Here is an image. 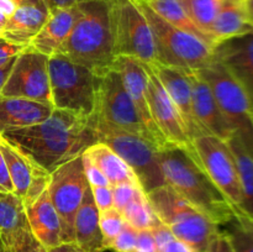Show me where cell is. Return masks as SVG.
<instances>
[{
	"label": "cell",
	"mask_w": 253,
	"mask_h": 252,
	"mask_svg": "<svg viewBox=\"0 0 253 252\" xmlns=\"http://www.w3.org/2000/svg\"><path fill=\"white\" fill-rule=\"evenodd\" d=\"M1 136L49 173L96 142L93 115L61 109H53L42 123Z\"/></svg>",
	"instance_id": "cell-1"
},
{
	"label": "cell",
	"mask_w": 253,
	"mask_h": 252,
	"mask_svg": "<svg viewBox=\"0 0 253 252\" xmlns=\"http://www.w3.org/2000/svg\"><path fill=\"white\" fill-rule=\"evenodd\" d=\"M160 163L166 184L219 226L239 215L207 174L192 145L188 148L175 145L161 148Z\"/></svg>",
	"instance_id": "cell-2"
},
{
	"label": "cell",
	"mask_w": 253,
	"mask_h": 252,
	"mask_svg": "<svg viewBox=\"0 0 253 252\" xmlns=\"http://www.w3.org/2000/svg\"><path fill=\"white\" fill-rule=\"evenodd\" d=\"M79 7L78 19L57 53L100 76L111 68L115 59L109 1L90 0Z\"/></svg>",
	"instance_id": "cell-3"
},
{
	"label": "cell",
	"mask_w": 253,
	"mask_h": 252,
	"mask_svg": "<svg viewBox=\"0 0 253 252\" xmlns=\"http://www.w3.org/2000/svg\"><path fill=\"white\" fill-rule=\"evenodd\" d=\"M146 195L161 222L170 230L175 239L194 252L207 251L221 231L216 222L167 184Z\"/></svg>",
	"instance_id": "cell-4"
},
{
	"label": "cell",
	"mask_w": 253,
	"mask_h": 252,
	"mask_svg": "<svg viewBox=\"0 0 253 252\" xmlns=\"http://www.w3.org/2000/svg\"><path fill=\"white\" fill-rule=\"evenodd\" d=\"M151 27L156 62L187 72L204 68L212 59V47L197 36L174 27L158 16L143 0H135Z\"/></svg>",
	"instance_id": "cell-5"
},
{
	"label": "cell",
	"mask_w": 253,
	"mask_h": 252,
	"mask_svg": "<svg viewBox=\"0 0 253 252\" xmlns=\"http://www.w3.org/2000/svg\"><path fill=\"white\" fill-rule=\"evenodd\" d=\"M94 127L96 142L105 143L127 163L146 194L166 185L160 163V148L155 143L143 136L114 127L95 119Z\"/></svg>",
	"instance_id": "cell-6"
},
{
	"label": "cell",
	"mask_w": 253,
	"mask_h": 252,
	"mask_svg": "<svg viewBox=\"0 0 253 252\" xmlns=\"http://www.w3.org/2000/svg\"><path fill=\"white\" fill-rule=\"evenodd\" d=\"M48 73L54 109L93 115L98 78L93 71L56 53L48 58Z\"/></svg>",
	"instance_id": "cell-7"
},
{
	"label": "cell",
	"mask_w": 253,
	"mask_h": 252,
	"mask_svg": "<svg viewBox=\"0 0 253 252\" xmlns=\"http://www.w3.org/2000/svg\"><path fill=\"white\" fill-rule=\"evenodd\" d=\"M195 72L209 84L230 127L253 148V108L246 90L214 57L204 68Z\"/></svg>",
	"instance_id": "cell-8"
},
{
	"label": "cell",
	"mask_w": 253,
	"mask_h": 252,
	"mask_svg": "<svg viewBox=\"0 0 253 252\" xmlns=\"http://www.w3.org/2000/svg\"><path fill=\"white\" fill-rule=\"evenodd\" d=\"M114 56L131 57L142 63L156 62L152 31L135 0H108Z\"/></svg>",
	"instance_id": "cell-9"
},
{
	"label": "cell",
	"mask_w": 253,
	"mask_h": 252,
	"mask_svg": "<svg viewBox=\"0 0 253 252\" xmlns=\"http://www.w3.org/2000/svg\"><path fill=\"white\" fill-rule=\"evenodd\" d=\"M96 77L94 119L114 127L137 133L153 143L137 108L124 86L120 74L110 68Z\"/></svg>",
	"instance_id": "cell-10"
},
{
	"label": "cell",
	"mask_w": 253,
	"mask_h": 252,
	"mask_svg": "<svg viewBox=\"0 0 253 252\" xmlns=\"http://www.w3.org/2000/svg\"><path fill=\"white\" fill-rule=\"evenodd\" d=\"M82 155L62 163L49 173L47 193L61 220L62 244L74 242V219L90 187L84 173Z\"/></svg>",
	"instance_id": "cell-11"
},
{
	"label": "cell",
	"mask_w": 253,
	"mask_h": 252,
	"mask_svg": "<svg viewBox=\"0 0 253 252\" xmlns=\"http://www.w3.org/2000/svg\"><path fill=\"white\" fill-rule=\"evenodd\" d=\"M194 155L237 214H242V189L234 155L225 140L203 135L192 141Z\"/></svg>",
	"instance_id": "cell-12"
},
{
	"label": "cell",
	"mask_w": 253,
	"mask_h": 252,
	"mask_svg": "<svg viewBox=\"0 0 253 252\" xmlns=\"http://www.w3.org/2000/svg\"><path fill=\"white\" fill-rule=\"evenodd\" d=\"M48 58L46 54L27 47L15 59L1 95L30 99L52 105Z\"/></svg>",
	"instance_id": "cell-13"
},
{
	"label": "cell",
	"mask_w": 253,
	"mask_h": 252,
	"mask_svg": "<svg viewBox=\"0 0 253 252\" xmlns=\"http://www.w3.org/2000/svg\"><path fill=\"white\" fill-rule=\"evenodd\" d=\"M0 151L6 163L15 194L21 198L25 208L29 207L42 193L47 190L49 172L36 165L19 148L5 140L1 133H0Z\"/></svg>",
	"instance_id": "cell-14"
},
{
	"label": "cell",
	"mask_w": 253,
	"mask_h": 252,
	"mask_svg": "<svg viewBox=\"0 0 253 252\" xmlns=\"http://www.w3.org/2000/svg\"><path fill=\"white\" fill-rule=\"evenodd\" d=\"M143 64L148 74L146 99L153 123L157 125L158 130L162 132L168 143L184 148L190 147L192 141L188 137L185 125L177 108L148 64Z\"/></svg>",
	"instance_id": "cell-15"
},
{
	"label": "cell",
	"mask_w": 253,
	"mask_h": 252,
	"mask_svg": "<svg viewBox=\"0 0 253 252\" xmlns=\"http://www.w3.org/2000/svg\"><path fill=\"white\" fill-rule=\"evenodd\" d=\"M111 68H114L120 74L124 86H125L126 91H127L130 98L132 99L133 104L137 108L143 125H145L146 130L150 133L153 143L160 150L170 145L166 140L165 136L162 135V132L158 130L157 125L153 123L150 110H148L147 99H146L148 74L147 71H146L145 64L142 62L137 61V59L131 58V57L120 56L115 57Z\"/></svg>",
	"instance_id": "cell-16"
},
{
	"label": "cell",
	"mask_w": 253,
	"mask_h": 252,
	"mask_svg": "<svg viewBox=\"0 0 253 252\" xmlns=\"http://www.w3.org/2000/svg\"><path fill=\"white\" fill-rule=\"evenodd\" d=\"M148 67L157 77L160 83L167 91L170 100L177 108L185 125L189 140L193 141L194 138L203 136L202 130H200L199 125L195 120L194 113H193L192 86H190L188 72L174 68V67L165 66L160 62H153V63L148 64Z\"/></svg>",
	"instance_id": "cell-17"
},
{
	"label": "cell",
	"mask_w": 253,
	"mask_h": 252,
	"mask_svg": "<svg viewBox=\"0 0 253 252\" xmlns=\"http://www.w3.org/2000/svg\"><path fill=\"white\" fill-rule=\"evenodd\" d=\"M212 57L241 84L253 108V31L216 43Z\"/></svg>",
	"instance_id": "cell-18"
},
{
	"label": "cell",
	"mask_w": 253,
	"mask_h": 252,
	"mask_svg": "<svg viewBox=\"0 0 253 252\" xmlns=\"http://www.w3.org/2000/svg\"><path fill=\"white\" fill-rule=\"evenodd\" d=\"M188 77L192 86L193 113L203 135L216 136L226 141L235 132L222 115L209 84L197 72H188Z\"/></svg>",
	"instance_id": "cell-19"
},
{
	"label": "cell",
	"mask_w": 253,
	"mask_h": 252,
	"mask_svg": "<svg viewBox=\"0 0 253 252\" xmlns=\"http://www.w3.org/2000/svg\"><path fill=\"white\" fill-rule=\"evenodd\" d=\"M0 237L9 252H21L35 240L24 202L15 193L0 192Z\"/></svg>",
	"instance_id": "cell-20"
},
{
	"label": "cell",
	"mask_w": 253,
	"mask_h": 252,
	"mask_svg": "<svg viewBox=\"0 0 253 252\" xmlns=\"http://www.w3.org/2000/svg\"><path fill=\"white\" fill-rule=\"evenodd\" d=\"M81 12L76 6L54 9L49 11L46 24L29 43V48L46 56H53L66 42Z\"/></svg>",
	"instance_id": "cell-21"
},
{
	"label": "cell",
	"mask_w": 253,
	"mask_h": 252,
	"mask_svg": "<svg viewBox=\"0 0 253 252\" xmlns=\"http://www.w3.org/2000/svg\"><path fill=\"white\" fill-rule=\"evenodd\" d=\"M34 239L46 250L62 244L61 220L47 190L25 208Z\"/></svg>",
	"instance_id": "cell-22"
},
{
	"label": "cell",
	"mask_w": 253,
	"mask_h": 252,
	"mask_svg": "<svg viewBox=\"0 0 253 252\" xmlns=\"http://www.w3.org/2000/svg\"><path fill=\"white\" fill-rule=\"evenodd\" d=\"M53 109L49 104L30 99L0 95V133L42 123Z\"/></svg>",
	"instance_id": "cell-23"
},
{
	"label": "cell",
	"mask_w": 253,
	"mask_h": 252,
	"mask_svg": "<svg viewBox=\"0 0 253 252\" xmlns=\"http://www.w3.org/2000/svg\"><path fill=\"white\" fill-rule=\"evenodd\" d=\"M48 15L47 9L30 2H22L7 19L1 37L12 43L27 47L46 24Z\"/></svg>",
	"instance_id": "cell-24"
},
{
	"label": "cell",
	"mask_w": 253,
	"mask_h": 252,
	"mask_svg": "<svg viewBox=\"0 0 253 252\" xmlns=\"http://www.w3.org/2000/svg\"><path fill=\"white\" fill-rule=\"evenodd\" d=\"M99 210L90 187L86 189L74 219V242L84 252H104L103 235L99 225Z\"/></svg>",
	"instance_id": "cell-25"
},
{
	"label": "cell",
	"mask_w": 253,
	"mask_h": 252,
	"mask_svg": "<svg viewBox=\"0 0 253 252\" xmlns=\"http://www.w3.org/2000/svg\"><path fill=\"white\" fill-rule=\"evenodd\" d=\"M253 29L247 20L242 0H222L221 6L212 24L210 35L214 46L232 37L252 32Z\"/></svg>",
	"instance_id": "cell-26"
},
{
	"label": "cell",
	"mask_w": 253,
	"mask_h": 252,
	"mask_svg": "<svg viewBox=\"0 0 253 252\" xmlns=\"http://www.w3.org/2000/svg\"><path fill=\"white\" fill-rule=\"evenodd\" d=\"M84 153L105 175L110 187H115L123 183L140 185L135 173L128 167L127 163L105 143H93L84 151Z\"/></svg>",
	"instance_id": "cell-27"
},
{
	"label": "cell",
	"mask_w": 253,
	"mask_h": 252,
	"mask_svg": "<svg viewBox=\"0 0 253 252\" xmlns=\"http://www.w3.org/2000/svg\"><path fill=\"white\" fill-rule=\"evenodd\" d=\"M239 172L242 189L241 212L253 216V148L249 147L236 132L226 140Z\"/></svg>",
	"instance_id": "cell-28"
},
{
	"label": "cell",
	"mask_w": 253,
	"mask_h": 252,
	"mask_svg": "<svg viewBox=\"0 0 253 252\" xmlns=\"http://www.w3.org/2000/svg\"><path fill=\"white\" fill-rule=\"evenodd\" d=\"M143 1L168 24L188 32V34L194 35L214 48V43L210 37L207 36L202 30L198 29L197 25L190 20V17L188 16L185 10L180 5L179 0H143Z\"/></svg>",
	"instance_id": "cell-29"
},
{
	"label": "cell",
	"mask_w": 253,
	"mask_h": 252,
	"mask_svg": "<svg viewBox=\"0 0 253 252\" xmlns=\"http://www.w3.org/2000/svg\"><path fill=\"white\" fill-rule=\"evenodd\" d=\"M121 215L126 224L133 227L136 231L152 230L162 224L143 190H140L138 194L124 208Z\"/></svg>",
	"instance_id": "cell-30"
},
{
	"label": "cell",
	"mask_w": 253,
	"mask_h": 252,
	"mask_svg": "<svg viewBox=\"0 0 253 252\" xmlns=\"http://www.w3.org/2000/svg\"><path fill=\"white\" fill-rule=\"evenodd\" d=\"M222 0H179L188 16L212 41L210 30L221 6ZM214 43V41H212Z\"/></svg>",
	"instance_id": "cell-31"
},
{
	"label": "cell",
	"mask_w": 253,
	"mask_h": 252,
	"mask_svg": "<svg viewBox=\"0 0 253 252\" xmlns=\"http://www.w3.org/2000/svg\"><path fill=\"white\" fill-rule=\"evenodd\" d=\"M222 226L234 252H253V216L239 214Z\"/></svg>",
	"instance_id": "cell-32"
},
{
	"label": "cell",
	"mask_w": 253,
	"mask_h": 252,
	"mask_svg": "<svg viewBox=\"0 0 253 252\" xmlns=\"http://www.w3.org/2000/svg\"><path fill=\"white\" fill-rule=\"evenodd\" d=\"M125 224L126 222L121 212L115 208L99 214V225H100V231L103 235L104 250H109L114 240L124 229Z\"/></svg>",
	"instance_id": "cell-33"
},
{
	"label": "cell",
	"mask_w": 253,
	"mask_h": 252,
	"mask_svg": "<svg viewBox=\"0 0 253 252\" xmlns=\"http://www.w3.org/2000/svg\"><path fill=\"white\" fill-rule=\"evenodd\" d=\"M113 190V198H114V208L119 211H123L124 208L138 194L142 188L140 185L130 184V183H123V184H118L115 187H111Z\"/></svg>",
	"instance_id": "cell-34"
},
{
	"label": "cell",
	"mask_w": 253,
	"mask_h": 252,
	"mask_svg": "<svg viewBox=\"0 0 253 252\" xmlns=\"http://www.w3.org/2000/svg\"><path fill=\"white\" fill-rule=\"evenodd\" d=\"M136 242H137V231L130 225L125 224L120 234L116 236L109 250L114 252H135Z\"/></svg>",
	"instance_id": "cell-35"
},
{
	"label": "cell",
	"mask_w": 253,
	"mask_h": 252,
	"mask_svg": "<svg viewBox=\"0 0 253 252\" xmlns=\"http://www.w3.org/2000/svg\"><path fill=\"white\" fill-rule=\"evenodd\" d=\"M82 157H83L84 173H85L86 180H88L90 187H108V185H110L105 175H104L103 173H101V170L89 160V157L85 153L83 152Z\"/></svg>",
	"instance_id": "cell-36"
},
{
	"label": "cell",
	"mask_w": 253,
	"mask_h": 252,
	"mask_svg": "<svg viewBox=\"0 0 253 252\" xmlns=\"http://www.w3.org/2000/svg\"><path fill=\"white\" fill-rule=\"evenodd\" d=\"M90 190L99 212L113 209L114 198L110 185H108V187H90Z\"/></svg>",
	"instance_id": "cell-37"
},
{
	"label": "cell",
	"mask_w": 253,
	"mask_h": 252,
	"mask_svg": "<svg viewBox=\"0 0 253 252\" xmlns=\"http://www.w3.org/2000/svg\"><path fill=\"white\" fill-rule=\"evenodd\" d=\"M26 48V46L12 43V42L5 40L4 37H0V66L11 61L12 58L19 56Z\"/></svg>",
	"instance_id": "cell-38"
},
{
	"label": "cell",
	"mask_w": 253,
	"mask_h": 252,
	"mask_svg": "<svg viewBox=\"0 0 253 252\" xmlns=\"http://www.w3.org/2000/svg\"><path fill=\"white\" fill-rule=\"evenodd\" d=\"M136 252H160L151 230L137 231Z\"/></svg>",
	"instance_id": "cell-39"
},
{
	"label": "cell",
	"mask_w": 253,
	"mask_h": 252,
	"mask_svg": "<svg viewBox=\"0 0 253 252\" xmlns=\"http://www.w3.org/2000/svg\"><path fill=\"white\" fill-rule=\"evenodd\" d=\"M205 252H234V250L227 235L224 231H220Z\"/></svg>",
	"instance_id": "cell-40"
},
{
	"label": "cell",
	"mask_w": 253,
	"mask_h": 252,
	"mask_svg": "<svg viewBox=\"0 0 253 252\" xmlns=\"http://www.w3.org/2000/svg\"><path fill=\"white\" fill-rule=\"evenodd\" d=\"M0 192L5 193H15L14 185H12L11 179H10L9 170H7L6 163H5L4 157L0 151Z\"/></svg>",
	"instance_id": "cell-41"
},
{
	"label": "cell",
	"mask_w": 253,
	"mask_h": 252,
	"mask_svg": "<svg viewBox=\"0 0 253 252\" xmlns=\"http://www.w3.org/2000/svg\"><path fill=\"white\" fill-rule=\"evenodd\" d=\"M90 1V0H44L48 11L54 9H63V7L76 6V5L82 4V2Z\"/></svg>",
	"instance_id": "cell-42"
},
{
	"label": "cell",
	"mask_w": 253,
	"mask_h": 252,
	"mask_svg": "<svg viewBox=\"0 0 253 252\" xmlns=\"http://www.w3.org/2000/svg\"><path fill=\"white\" fill-rule=\"evenodd\" d=\"M160 252H194L192 249L184 245L183 242H180L179 240L174 239L170 240L169 242L165 245L163 247H161Z\"/></svg>",
	"instance_id": "cell-43"
},
{
	"label": "cell",
	"mask_w": 253,
	"mask_h": 252,
	"mask_svg": "<svg viewBox=\"0 0 253 252\" xmlns=\"http://www.w3.org/2000/svg\"><path fill=\"white\" fill-rule=\"evenodd\" d=\"M21 4L20 0H0V12L9 19Z\"/></svg>",
	"instance_id": "cell-44"
},
{
	"label": "cell",
	"mask_w": 253,
	"mask_h": 252,
	"mask_svg": "<svg viewBox=\"0 0 253 252\" xmlns=\"http://www.w3.org/2000/svg\"><path fill=\"white\" fill-rule=\"evenodd\" d=\"M15 59H16V57H15V58H12L11 61L7 62V63L0 66V95H1L2 88H4L5 83H6V81H7V77H9L12 66H14Z\"/></svg>",
	"instance_id": "cell-45"
},
{
	"label": "cell",
	"mask_w": 253,
	"mask_h": 252,
	"mask_svg": "<svg viewBox=\"0 0 253 252\" xmlns=\"http://www.w3.org/2000/svg\"><path fill=\"white\" fill-rule=\"evenodd\" d=\"M47 252H84L81 247L77 246L76 242H67V244H61L56 247L47 250Z\"/></svg>",
	"instance_id": "cell-46"
},
{
	"label": "cell",
	"mask_w": 253,
	"mask_h": 252,
	"mask_svg": "<svg viewBox=\"0 0 253 252\" xmlns=\"http://www.w3.org/2000/svg\"><path fill=\"white\" fill-rule=\"evenodd\" d=\"M244 1L245 11H246L247 20L253 29V0H242Z\"/></svg>",
	"instance_id": "cell-47"
},
{
	"label": "cell",
	"mask_w": 253,
	"mask_h": 252,
	"mask_svg": "<svg viewBox=\"0 0 253 252\" xmlns=\"http://www.w3.org/2000/svg\"><path fill=\"white\" fill-rule=\"evenodd\" d=\"M21 252H47V250L44 249L42 245H40L36 240H34V241H32L26 249L22 250Z\"/></svg>",
	"instance_id": "cell-48"
},
{
	"label": "cell",
	"mask_w": 253,
	"mask_h": 252,
	"mask_svg": "<svg viewBox=\"0 0 253 252\" xmlns=\"http://www.w3.org/2000/svg\"><path fill=\"white\" fill-rule=\"evenodd\" d=\"M20 1L30 2V4H34V5H37V6H40V7H43V9H47L44 0H20ZM47 10H48V9H47Z\"/></svg>",
	"instance_id": "cell-49"
},
{
	"label": "cell",
	"mask_w": 253,
	"mask_h": 252,
	"mask_svg": "<svg viewBox=\"0 0 253 252\" xmlns=\"http://www.w3.org/2000/svg\"><path fill=\"white\" fill-rule=\"evenodd\" d=\"M6 21H7L6 17H5L4 15H2L1 12H0V37H1L2 30H4V26H5V24H6Z\"/></svg>",
	"instance_id": "cell-50"
},
{
	"label": "cell",
	"mask_w": 253,
	"mask_h": 252,
	"mask_svg": "<svg viewBox=\"0 0 253 252\" xmlns=\"http://www.w3.org/2000/svg\"><path fill=\"white\" fill-rule=\"evenodd\" d=\"M0 252H9V251H7L6 247H5L4 242H2L1 237H0Z\"/></svg>",
	"instance_id": "cell-51"
},
{
	"label": "cell",
	"mask_w": 253,
	"mask_h": 252,
	"mask_svg": "<svg viewBox=\"0 0 253 252\" xmlns=\"http://www.w3.org/2000/svg\"><path fill=\"white\" fill-rule=\"evenodd\" d=\"M135 252H136V251H135Z\"/></svg>",
	"instance_id": "cell-52"
}]
</instances>
